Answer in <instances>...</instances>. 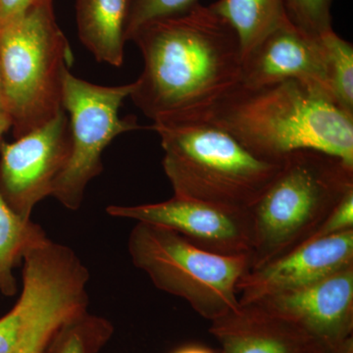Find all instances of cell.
<instances>
[{
	"mask_svg": "<svg viewBox=\"0 0 353 353\" xmlns=\"http://www.w3.org/2000/svg\"><path fill=\"white\" fill-rule=\"evenodd\" d=\"M130 41L143 59L130 97L153 124L190 119L241 82L238 37L209 6L146 23Z\"/></svg>",
	"mask_w": 353,
	"mask_h": 353,
	"instance_id": "6da1fadb",
	"label": "cell"
},
{
	"mask_svg": "<svg viewBox=\"0 0 353 353\" xmlns=\"http://www.w3.org/2000/svg\"><path fill=\"white\" fill-rule=\"evenodd\" d=\"M181 123L219 128L262 159L279 161L296 150H313L353 166V115L299 81L261 87L240 83Z\"/></svg>",
	"mask_w": 353,
	"mask_h": 353,
	"instance_id": "7a4b0ae2",
	"label": "cell"
},
{
	"mask_svg": "<svg viewBox=\"0 0 353 353\" xmlns=\"http://www.w3.org/2000/svg\"><path fill=\"white\" fill-rule=\"evenodd\" d=\"M353 190V166L318 150H296L281 159L277 175L248 210L250 270L307 243Z\"/></svg>",
	"mask_w": 353,
	"mask_h": 353,
	"instance_id": "3957f363",
	"label": "cell"
},
{
	"mask_svg": "<svg viewBox=\"0 0 353 353\" xmlns=\"http://www.w3.org/2000/svg\"><path fill=\"white\" fill-rule=\"evenodd\" d=\"M165 175L174 196L250 210L277 175L281 160L262 159L205 123H159Z\"/></svg>",
	"mask_w": 353,
	"mask_h": 353,
	"instance_id": "277c9868",
	"label": "cell"
},
{
	"mask_svg": "<svg viewBox=\"0 0 353 353\" xmlns=\"http://www.w3.org/2000/svg\"><path fill=\"white\" fill-rule=\"evenodd\" d=\"M73 62L52 0H38L24 15L0 29L4 109L14 138L48 124L63 109L64 77Z\"/></svg>",
	"mask_w": 353,
	"mask_h": 353,
	"instance_id": "5b68a950",
	"label": "cell"
},
{
	"mask_svg": "<svg viewBox=\"0 0 353 353\" xmlns=\"http://www.w3.org/2000/svg\"><path fill=\"white\" fill-rule=\"evenodd\" d=\"M128 250L137 268L162 292L180 297L212 322L240 307L236 285L250 270L248 254L208 252L172 230L137 222Z\"/></svg>",
	"mask_w": 353,
	"mask_h": 353,
	"instance_id": "8992f818",
	"label": "cell"
},
{
	"mask_svg": "<svg viewBox=\"0 0 353 353\" xmlns=\"http://www.w3.org/2000/svg\"><path fill=\"white\" fill-rule=\"evenodd\" d=\"M132 88L134 83L106 87L82 80L70 70L65 74L62 108L69 117L71 155L52 194L65 208H81L88 183L103 170L102 153L113 139L143 129L136 118L119 115Z\"/></svg>",
	"mask_w": 353,
	"mask_h": 353,
	"instance_id": "52a82bcc",
	"label": "cell"
},
{
	"mask_svg": "<svg viewBox=\"0 0 353 353\" xmlns=\"http://www.w3.org/2000/svg\"><path fill=\"white\" fill-rule=\"evenodd\" d=\"M71 155L69 117L62 109L48 124L12 143L0 139V192L24 219L52 196Z\"/></svg>",
	"mask_w": 353,
	"mask_h": 353,
	"instance_id": "ba28073f",
	"label": "cell"
},
{
	"mask_svg": "<svg viewBox=\"0 0 353 353\" xmlns=\"http://www.w3.org/2000/svg\"><path fill=\"white\" fill-rule=\"evenodd\" d=\"M108 214L172 230L208 252L241 255L252 252L250 213L174 196L141 205H110Z\"/></svg>",
	"mask_w": 353,
	"mask_h": 353,
	"instance_id": "9c48e42d",
	"label": "cell"
},
{
	"mask_svg": "<svg viewBox=\"0 0 353 353\" xmlns=\"http://www.w3.org/2000/svg\"><path fill=\"white\" fill-rule=\"evenodd\" d=\"M252 303L296 325L332 352L353 353V265L307 287Z\"/></svg>",
	"mask_w": 353,
	"mask_h": 353,
	"instance_id": "30bf717a",
	"label": "cell"
},
{
	"mask_svg": "<svg viewBox=\"0 0 353 353\" xmlns=\"http://www.w3.org/2000/svg\"><path fill=\"white\" fill-rule=\"evenodd\" d=\"M353 265V230L307 241L239 281V303L248 304L314 284Z\"/></svg>",
	"mask_w": 353,
	"mask_h": 353,
	"instance_id": "8fae6325",
	"label": "cell"
},
{
	"mask_svg": "<svg viewBox=\"0 0 353 353\" xmlns=\"http://www.w3.org/2000/svg\"><path fill=\"white\" fill-rule=\"evenodd\" d=\"M289 80L321 90L334 101L321 39L288 19L243 59L241 83L261 87Z\"/></svg>",
	"mask_w": 353,
	"mask_h": 353,
	"instance_id": "7c38bea8",
	"label": "cell"
},
{
	"mask_svg": "<svg viewBox=\"0 0 353 353\" xmlns=\"http://www.w3.org/2000/svg\"><path fill=\"white\" fill-rule=\"evenodd\" d=\"M218 353H336L296 325L267 312L255 303L211 322Z\"/></svg>",
	"mask_w": 353,
	"mask_h": 353,
	"instance_id": "4fadbf2b",
	"label": "cell"
},
{
	"mask_svg": "<svg viewBox=\"0 0 353 353\" xmlns=\"http://www.w3.org/2000/svg\"><path fill=\"white\" fill-rule=\"evenodd\" d=\"M72 252L68 246L48 239L25 255L20 297L13 308L0 318V353H13L17 347Z\"/></svg>",
	"mask_w": 353,
	"mask_h": 353,
	"instance_id": "5bb4252c",
	"label": "cell"
},
{
	"mask_svg": "<svg viewBox=\"0 0 353 353\" xmlns=\"http://www.w3.org/2000/svg\"><path fill=\"white\" fill-rule=\"evenodd\" d=\"M130 0H77L79 39L99 63H124Z\"/></svg>",
	"mask_w": 353,
	"mask_h": 353,
	"instance_id": "9a60e30c",
	"label": "cell"
},
{
	"mask_svg": "<svg viewBox=\"0 0 353 353\" xmlns=\"http://www.w3.org/2000/svg\"><path fill=\"white\" fill-rule=\"evenodd\" d=\"M88 306V296L83 285L74 278L60 279L25 330L13 353H46L65 323L87 310Z\"/></svg>",
	"mask_w": 353,
	"mask_h": 353,
	"instance_id": "2e32d148",
	"label": "cell"
},
{
	"mask_svg": "<svg viewBox=\"0 0 353 353\" xmlns=\"http://www.w3.org/2000/svg\"><path fill=\"white\" fill-rule=\"evenodd\" d=\"M236 32L243 59L288 18L285 0H217L209 6Z\"/></svg>",
	"mask_w": 353,
	"mask_h": 353,
	"instance_id": "e0dca14e",
	"label": "cell"
},
{
	"mask_svg": "<svg viewBox=\"0 0 353 353\" xmlns=\"http://www.w3.org/2000/svg\"><path fill=\"white\" fill-rule=\"evenodd\" d=\"M48 240L43 228L17 214L0 192V292L3 296H15L14 269L29 250Z\"/></svg>",
	"mask_w": 353,
	"mask_h": 353,
	"instance_id": "ac0fdd59",
	"label": "cell"
},
{
	"mask_svg": "<svg viewBox=\"0 0 353 353\" xmlns=\"http://www.w3.org/2000/svg\"><path fill=\"white\" fill-rule=\"evenodd\" d=\"M113 332L110 322L85 310L65 323L46 353H97L110 340Z\"/></svg>",
	"mask_w": 353,
	"mask_h": 353,
	"instance_id": "d6986e66",
	"label": "cell"
},
{
	"mask_svg": "<svg viewBox=\"0 0 353 353\" xmlns=\"http://www.w3.org/2000/svg\"><path fill=\"white\" fill-rule=\"evenodd\" d=\"M326 54L332 97L341 109L353 115V46L334 30L320 37Z\"/></svg>",
	"mask_w": 353,
	"mask_h": 353,
	"instance_id": "ffe728a7",
	"label": "cell"
},
{
	"mask_svg": "<svg viewBox=\"0 0 353 353\" xmlns=\"http://www.w3.org/2000/svg\"><path fill=\"white\" fill-rule=\"evenodd\" d=\"M333 0H285V12L290 22L301 31L320 38L333 29Z\"/></svg>",
	"mask_w": 353,
	"mask_h": 353,
	"instance_id": "44dd1931",
	"label": "cell"
},
{
	"mask_svg": "<svg viewBox=\"0 0 353 353\" xmlns=\"http://www.w3.org/2000/svg\"><path fill=\"white\" fill-rule=\"evenodd\" d=\"M199 4V0H130L125 38L130 41L146 23L187 12Z\"/></svg>",
	"mask_w": 353,
	"mask_h": 353,
	"instance_id": "7402d4cb",
	"label": "cell"
},
{
	"mask_svg": "<svg viewBox=\"0 0 353 353\" xmlns=\"http://www.w3.org/2000/svg\"><path fill=\"white\" fill-rule=\"evenodd\" d=\"M350 230H353V190L345 194L308 241L345 233Z\"/></svg>",
	"mask_w": 353,
	"mask_h": 353,
	"instance_id": "603a6c76",
	"label": "cell"
},
{
	"mask_svg": "<svg viewBox=\"0 0 353 353\" xmlns=\"http://www.w3.org/2000/svg\"><path fill=\"white\" fill-rule=\"evenodd\" d=\"M38 0H0V29L24 15Z\"/></svg>",
	"mask_w": 353,
	"mask_h": 353,
	"instance_id": "cb8c5ba5",
	"label": "cell"
},
{
	"mask_svg": "<svg viewBox=\"0 0 353 353\" xmlns=\"http://www.w3.org/2000/svg\"><path fill=\"white\" fill-rule=\"evenodd\" d=\"M172 353H218V352H214V350L203 347V345H189L179 347L178 350Z\"/></svg>",
	"mask_w": 353,
	"mask_h": 353,
	"instance_id": "d4e9b609",
	"label": "cell"
},
{
	"mask_svg": "<svg viewBox=\"0 0 353 353\" xmlns=\"http://www.w3.org/2000/svg\"><path fill=\"white\" fill-rule=\"evenodd\" d=\"M11 129V120L6 112H0V139L8 130Z\"/></svg>",
	"mask_w": 353,
	"mask_h": 353,
	"instance_id": "484cf974",
	"label": "cell"
},
{
	"mask_svg": "<svg viewBox=\"0 0 353 353\" xmlns=\"http://www.w3.org/2000/svg\"><path fill=\"white\" fill-rule=\"evenodd\" d=\"M0 112H6V109H4L3 88H2L1 76H0Z\"/></svg>",
	"mask_w": 353,
	"mask_h": 353,
	"instance_id": "4316f807",
	"label": "cell"
}]
</instances>
